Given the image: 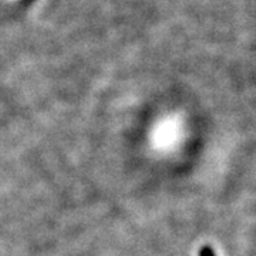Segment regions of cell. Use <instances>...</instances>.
<instances>
[{"label": "cell", "mask_w": 256, "mask_h": 256, "mask_svg": "<svg viewBox=\"0 0 256 256\" xmlns=\"http://www.w3.org/2000/svg\"><path fill=\"white\" fill-rule=\"evenodd\" d=\"M200 256H216L215 255V252H214V249L210 246H204L200 250Z\"/></svg>", "instance_id": "6da1fadb"}]
</instances>
